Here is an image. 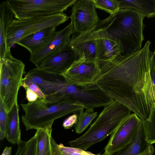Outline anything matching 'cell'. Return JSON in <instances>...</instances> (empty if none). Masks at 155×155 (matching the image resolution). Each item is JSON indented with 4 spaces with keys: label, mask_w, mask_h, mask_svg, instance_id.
<instances>
[{
    "label": "cell",
    "mask_w": 155,
    "mask_h": 155,
    "mask_svg": "<svg viewBox=\"0 0 155 155\" xmlns=\"http://www.w3.org/2000/svg\"><path fill=\"white\" fill-rule=\"evenodd\" d=\"M150 44L147 41L143 48L134 52L96 59L100 72L92 83L143 120L148 118L155 105Z\"/></svg>",
    "instance_id": "obj_1"
},
{
    "label": "cell",
    "mask_w": 155,
    "mask_h": 155,
    "mask_svg": "<svg viewBox=\"0 0 155 155\" xmlns=\"http://www.w3.org/2000/svg\"><path fill=\"white\" fill-rule=\"evenodd\" d=\"M145 17L130 8L120 9L113 15L100 20L94 29H103L119 39L128 50V53L141 48L144 40L143 31Z\"/></svg>",
    "instance_id": "obj_2"
},
{
    "label": "cell",
    "mask_w": 155,
    "mask_h": 155,
    "mask_svg": "<svg viewBox=\"0 0 155 155\" xmlns=\"http://www.w3.org/2000/svg\"><path fill=\"white\" fill-rule=\"evenodd\" d=\"M21 106L25 113L21 116L22 121L27 130L44 128L55 120L71 114H79L84 108L66 96L53 102L38 97L34 102L21 104Z\"/></svg>",
    "instance_id": "obj_3"
},
{
    "label": "cell",
    "mask_w": 155,
    "mask_h": 155,
    "mask_svg": "<svg viewBox=\"0 0 155 155\" xmlns=\"http://www.w3.org/2000/svg\"><path fill=\"white\" fill-rule=\"evenodd\" d=\"M131 111L120 102L114 101L104 108L88 130L79 137L69 141L72 147L86 150L114 132Z\"/></svg>",
    "instance_id": "obj_4"
},
{
    "label": "cell",
    "mask_w": 155,
    "mask_h": 155,
    "mask_svg": "<svg viewBox=\"0 0 155 155\" xmlns=\"http://www.w3.org/2000/svg\"><path fill=\"white\" fill-rule=\"evenodd\" d=\"M0 99L8 113L17 102L25 64L12 55L10 49H7L4 58L0 61Z\"/></svg>",
    "instance_id": "obj_5"
},
{
    "label": "cell",
    "mask_w": 155,
    "mask_h": 155,
    "mask_svg": "<svg viewBox=\"0 0 155 155\" xmlns=\"http://www.w3.org/2000/svg\"><path fill=\"white\" fill-rule=\"evenodd\" d=\"M15 19L62 13L77 0H7Z\"/></svg>",
    "instance_id": "obj_6"
},
{
    "label": "cell",
    "mask_w": 155,
    "mask_h": 155,
    "mask_svg": "<svg viewBox=\"0 0 155 155\" xmlns=\"http://www.w3.org/2000/svg\"><path fill=\"white\" fill-rule=\"evenodd\" d=\"M69 18L62 13L21 20H14L8 30L7 49H11L18 41L29 35L45 28L57 27L65 22Z\"/></svg>",
    "instance_id": "obj_7"
},
{
    "label": "cell",
    "mask_w": 155,
    "mask_h": 155,
    "mask_svg": "<svg viewBox=\"0 0 155 155\" xmlns=\"http://www.w3.org/2000/svg\"><path fill=\"white\" fill-rule=\"evenodd\" d=\"M25 76L38 86L47 101H55L64 97L67 82L61 74L36 67L30 70Z\"/></svg>",
    "instance_id": "obj_8"
},
{
    "label": "cell",
    "mask_w": 155,
    "mask_h": 155,
    "mask_svg": "<svg viewBox=\"0 0 155 155\" xmlns=\"http://www.w3.org/2000/svg\"><path fill=\"white\" fill-rule=\"evenodd\" d=\"M142 121L134 113L129 115L110 135L102 154L113 155L125 148L135 138Z\"/></svg>",
    "instance_id": "obj_9"
},
{
    "label": "cell",
    "mask_w": 155,
    "mask_h": 155,
    "mask_svg": "<svg viewBox=\"0 0 155 155\" xmlns=\"http://www.w3.org/2000/svg\"><path fill=\"white\" fill-rule=\"evenodd\" d=\"M93 0H80L73 5L69 17L74 32L81 33L95 27L99 22Z\"/></svg>",
    "instance_id": "obj_10"
},
{
    "label": "cell",
    "mask_w": 155,
    "mask_h": 155,
    "mask_svg": "<svg viewBox=\"0 0 155 155\" xmlns=\"http://www.w3.org/2000/svg\"><path fill=\"white\" fill-rule=\"evenodd\" d=\"M99 72L96 60L77 59L61 74L68 83L86 87L92 83Z\"/></svg>",
    "instance_id": "obj_11"
},
{
    "label": "cell",
    "mask_w": 155,
    "mask_h": 155,
    "mask_svg": "<svg viewBox=\"0 0 155 155\" xmlns=\"http://www.w3.org/2000/svg\"><path fill=\"white\" fill-rule=\"evenodd\" d=\"M74 32L72 23L62 30L56 31L50 41L36 54L30 55L29 60L37 67L47 58L63 50L69 46L70 36Z\"/></svg>",
    "instance_id": "obj_12"
},
{
    "label": "cell",
    "mask_w": 155,
    "mask_h": 155,
    "mask_svg": "<svg viewBox=\"0 0 155 155\" xmlns=\"http://www.w3.org/2000/svg\"><path fill=\"white\" fill-rule=\"evenodd\" d=\"M92 32L96 44V59L108 60L124 52L120 40L105 30L94 29Z\"/></svg>",
    "instance_id": "obj_13"
},
{
    "label": "cell",
    "mask_w": 155,
    "mask_h": 155,
    "mask_svg": "<svg viewBox=\"0 0 155 155\" xmlns=\"http://www.w3.org/2000/svg\"><path fill=\"white\" fill-rule=\"evenodd\" d=\"M95 27L83 32L72 34L69 46L74 52L76 60H96V44L92 32Z\"/></svg>",
    "instance_id": "obj_14"
},
{
    "label": "cell",
    "mask_w": 155,
    "mask_h": 155,
    "mask_svg": "<svg viewBox=\"0 0 155 155\" xmlns=\"http://www.w3.org/2000/svg\"><path fill=\"white\" fill-rule=\"evenodd\" d=\"M76 60L74 51L69 46L43 61L37 67L48 71L62 74Z\"/></svg>",
    "instance_id": "obj_15"
},
{
    "label": "cell",
    "mask_w": 155,
    "mask_h": 155,
    "mask_svg": "<svg viewBox=\"0 0 155 155\" xmlns=\"http://www.w3.org/2000/svg\"><path fill=\"white\" fill-rule=\"evenodd\" d=\"M56 26L43 29L20 40L16 44L25 48L34 55L44 48L50 41L56 32Z\"/></svg>",
    "instance_id": "obj_16"
},
{
    "label": "cell",
    "mask_w": 155,
    "mask_h": 155,
    "mask_svg": "<svg viewBox=\"0 0 155 155\" xmlns=\"http://www.w3.org/2000/svg\"><path fill=\"white\" fill-rule=\"evenodd\" d=\"M53 122L37 130L35 134L37 140L36 155H62L52 136Z\"/></svg>",
    "instance_id": "obj_17"
},
{
    "label": "cell",
    "mask_w": 155,
    "mask_h": 155,
    "mask_svg": "<svg viewBox=\"0 0 155 155\" xmlns=\"http://www.w3.org/2000/svg\"><path fill=\"white\" fill-rule=\"evenodd\" d=\"M154 149L146 140L142 121L135 138L125 148L113 155H154Z\"/></svg>",
    "instance_id": "obj_18"
},
{
    "label": "cell",
    "mask_w": 155,
    "mask_h": 155,
    "mask_svg": "<svg viewBox=\"0 0 155 155\" xmlns=\"http://www.w3.org/2000/svg\"><path fill=\"white\" fill-rule=\"evenodd\" d=\"M14 17L7 1L0 4V61L4 58L7 50L6 39L8 27Z\"/></svg>",
    "instance_id": "obj_19"
},
{
    "label": "cell",
    "mask_w": 155,
    "mask_h": 155,
    "mask_svg": "<svg viewBox=\"0 0 155 155\" xmlns=\"http://www.w3.org/2000/svg\"><path fill=\"white\" fill-rule=\"evenodd\" d=\"M19 107L18 102L14 105L7 113V130L6 137L11 143L18 145L21 140V131L19 116Z\"/></svg>",
    "instance_id": "obj_20"
},
{
    "label": "cell",
    "mask_w": 155,
    "mask_h": 155,
    "mask_svg": "<svg viewBox=\"0 0 155 155\" xmlns=\"http://www.w3.org/2000/svg\"><path fill=\"white\" fill-rule=\"evenodd\" d=\"M119 1L120 9H131L147 18L155 16V0H120Z\"/></svg>",
    "instance_id": "obj_21"
},
{
    "label": "cell",
    "mask_w": 155,
    "mask_h": 155,
    "mask_svg": "<svg viewBox=\"0 0 155 155\" xmlns=\"http://www.w3.org/2000/svg\"><path fill=\"white\" fill-rule=\"evenodd\" d=\"M98 116L97 112L93 108L86 109L78 114L77 122L74 125L75 132L80 134L91 124V122Z\"/></svg>",
    "instance_id": "obj_22"
},
{
    "label": "cell",
    "mask_w": 155,
    "mask_h": 155,
    "mask_svg": "<svg viewBox=\"0 0 155 155\" xmlns=\"http://www.w3.org/2000/svg\"><path fill=\"white\" fill-rule=\"evenodd\" d=\"M143 124L146 141L152 145L155 143V106Z\"/></svg>",
    "instance_id": "obj_23"
},
{
    "label": "cell",
    "mask_w": 155,
    "mask_h": 155,
    "mask_svg": "<svg viewBox=\"0 0 155 155\" xmlns=\"http://www.w3.org/2000/svg\"><path fill=\"white\" fill-rule=\"evenodd\" d=\"M96 8L108 13L110 15L116 13L120 9L119 0H93Z\"/></svg>",
    "instance_id": "obj_24"
},
{
    "label": "cell",
    "mask_w": 155,
    "mask_h": 155,
    "mask_svg": "<svg viewBox=\"0 0 155 155\" xmlns=\"http://www.w3.org/2000/svg\"><path fill=\"white\" fill-rule=\"evenodd\" d=\"M59 149L62 155H101L100 153L95 154L80 148L64 146L63 144L58 145Z\"/></svg>",
    "instance_id": "obj_25"
},
{
    "label": "cell",
    "mask_w": 155,
    "mask_h": 155,
    "mask_svg": "<svg viewBox=\"0 0 155 155\" xmlns=\"http://www.w3.org/2000/svg\"><path fill=\"white\" fill-rule=\"evenodd\" d=\"M7 112L2 101L0 99V139L2 140L6 137L7 130Z\"/></svg>",
    "instance_id": "obj_26"
},
{
    "label": "cell",
    "mask_w": 155,
    "mask_h": 155,
    "mask_svg": "<svg viewBox=\"0 0 155 155\" xmlns=\"http://www.w3.org/2000/svg\"><path fill=\"white\" fill-rule=\"evenodd\" d=\"M21 86H27L37 94L39 97L45 99V95L39 87L29 78L25 76L23 78Z\"/></svg>",
    "instance_id": "obj_27"
},
{
    "label": "cell",
    "mask_w": 155,
    "mask_h": 155,
    "mask_svg": "<svg viewBox=\"0 0 155 155\" xmlns=\"http://www.w3.org/2000/svg\"><path fill=\"white\" fill-rule=\"evenodd\" d=\"M37 140L35 135L27 141V146L25 155H36Z\"/></svg>",
    "instance_id": "obj_28"
},
{
    "label": "cell",
    "mask_w": 155,
    "mask_h": 155,
    "mask_svg": "<svg viewBox=\"0 0 155 155\" xmlns=\"http://www.w3.org/2000/svg\"><path fill=\"white\" fill-rule=\"evenodd\" d=\"M78 114L74 113L66 118L63 122L62 126L65 129H68L71 128L76 123Z\"/></svg>",
    "instance_id": "obj_29"
},
{
    "label": "cell",
    "mask_w": 155,
    "mask_h": 155,
    "mask_svg": "<svg viewBox=\"0 0 155 155\" xmlns=\"http://www.w3.org/2000/svg\"><path fill=\"white\" fill-rule=\"evenodd\" d=\"M25 90L26 97L28 102H32L35 101L39 97L37 94L32 91L27 86L23 87Z\"/></svg>",
    "instance_id": "obj_30"
},
{
    "label": "cell",
    "mask_w": 155,
    "mask_h": 155,
    "mask_svg": "<svg viewBox=\"0 0 155 155\" xmlns=\"http://www.w3.org/2000/svg\"><path fill=\"white\" fill-rule=\"evenodd\" d=\"M27 146V141H22L18 145V148L15 155H25Z\"/></svg>",
    "instance_id": "obj_31"
},
{
    "label": "cell",
    "mask_w": 155,
    "mask_h": 155,
    "mask_svg": "<svg viewBox=\"0 0 155 155\" xmlns=\"http://www.w3.org/2000/svg\"><path fill=\"white\" fill-rule=\"evenodd\" d=\"M150 75L153 83V87H155V67L153 62L152 59L150 64Z\"/></svg>",
    "instance_id": "obj_32"
},
{
    "label": "cell",
    "mask_w": 155,
    "mask_h": 155,
    "mask_svg": "<svg viewBox=\"0 0 155 155\" xmlns=\"http://www.w3.org/2000/svg\"><path fill=\"white\" fill-rule=\"evenodd\" d=\"M12 150L11 147H5L1 155H11Z\"/></svg>",
    "instance_id": "obj_33"
},
{
    "label": "cell",
    "mask_w": 155,
    "mask_h": 155,
    "mask_svg": "<svg viewBox=\"0 0 155 155\" xmlns=\"http://www.w3.org/2000/svg\"><path fill=\"white\" fill-rule=\"evenodd\" d=\"M152 59L153 64L155 67V49L154 51L153 52Z\"/></svg>",
    "instance_id": "obj_34"
},
{
    "label": "cell",
    "mask_w": 155,
    "mask_h": 155,
    "mask_svg": "<svg viewBox=\"0 0 155 155\" xmlns=\"http://www.w3.org/2000/svg\"><path fill=\"white\" fill-rule=\"evenodd\" d=\"M101 155H103V154H101Z\"/></svg>",
    "instance_id": "obj_35"
}]
</instances>
